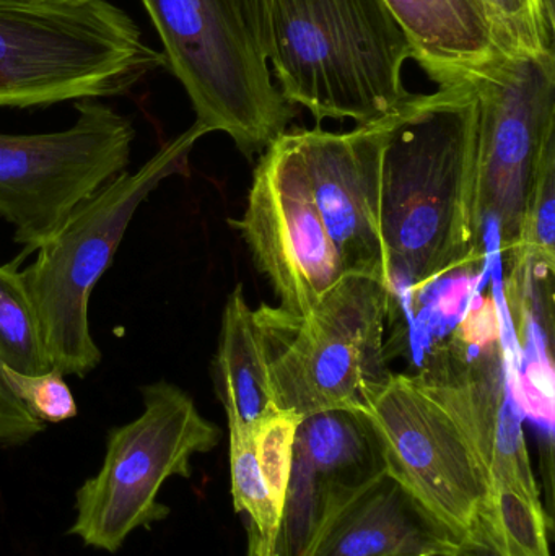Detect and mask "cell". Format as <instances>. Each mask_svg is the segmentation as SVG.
Returning a JSON list of instances; mask_svg holds the SVG:
<instances>
[{
	"label": "cell",
	"mask_w": 555,
	"mask_h": 556,
	"mask_svg": "<svg viewBox=\"0 0 555 556\" xmlns=\"http://www.w3.org/2000/svg\"><path fill=\"white\" fill-rule=\"evenodd\" d=\"M300 420L302 417L293 412L273 408L250 430L257 467L280 516L292 473L293 444Z\"/></svg>",
	"instance_id": "21"
},
{
	"label": "cell",
	"mask_w": 555,
	"mask_h": 556,
	"mask_svg": "<svg viewBox=\"0 0 555 556\" xmlns=\"http://www.w3.org/2000/svg\"><path fill=\"white\" fill-rule=\"evenodd\" d=\"M230 225L241 233L279 300L273 309L300 319L345 270L313 201L292 130L274 140L257 162L247 208Z\"/></svg>",
	"instance_id": "11"
},
{
	"label": "cell",
	"mask_w": 555,
	"mask_h": 556,
	"mask_svg": "<svg viewBox=\"0 0 555 556\" xmlns=\"http://www.w3.org/2000/svg\"><path fill=\"white\" fill-rule=\"evenodd\" d=\"M478 108L479 231L492 222L502 253L514 250L538 166L555 146V54L501 52L469 74Z\"/></svg>",
	"instance_id": "9"
},
{
	"label": "cell",
	"mask_w": 555,
	"mask_h": 556,
	"mask_svg": "<svg viewBox=\"0 0 555 556\" xmlns=\"http://www.w3.org/2000/svg\"><path fill=\"white\" fill-rule=\"evenodd\" d=\"M270 36L277 88L318 123H375L413 97V48L384 0H273Z\"/></svg>",
	"instance_id": "2"
},
{
	"label": "cell",
	"mask_w": 555,
	"mask_h": 556,
	"mask_svg": "<svg viewBox=\"0 0 555 556\" xmlns=\"http://www.w3.org/2000/svg\"><path fill=\"white\" fill-rule=\"evenodd\" d=\"M391 117L348 132L292 130L313 201L345 274L377 277L390 288L381 237V160Z\"/></svg>",
	"instance_id": "12"
},
{
	"label": "cell",
	"mask_w": 555,
	"mask_h": 556,
	"mask_svg": "<svg viewBox=\"0 0 555 556\" xmlns=\"http://www.w3.org/2000/svg\"><path fill=\"white\" fill-rule=\"evenodd\" d=\"M365 410L380 434L388 473L465 535L481 508L488 479L429 365L417 372H393Z\"/></svg>",
	"instance_id": "10"
},
{
	"label": "cell",
	"mask_w": 555,
	"mask_h": 556,
	"mask_svg": "<svg viewBox=\"0 0 555 556\" xmlns=\"http://www.w3.org/2000/svg\"><path fill=\"white\" fill-rule=\"evenodd\" d=\"M194 123L134 173L116 178L85 199L22 270L51 368L85 378L103 358L91 336L88 304L140 205L166 179L188 172L189 153L207 136Z\"/></svg>",
	"instance_id": "4"
},
{
	"label": "cell",
	"mask_w": 555,
	"mask_h": 556,
	"mask_svg": "<svg viewBox=\"0 0 555 556\" xmlns=\"http://www.w3.org/2000/svg\"><path fill=\"white\" fill-rule=\"evenodd\" d=\"M166 65L188 93L195 123L224 132L243 155L279 139L295 108L274 84L269 61L244 28L231 0H140Z\"/></svg>",
	"instance_id": "5"
},
{
	"label": "cell",
	"mask_w": 555,
	"mask_h": 556,
	"mask_svg": "<svg viewBox=\"0 0 555 556\" xmlns=\"http://www.w3.org/2000/svg\"><path fill=\"white\" fill-rule=\"evenodd\" d=\"M18 256L0 264V365L23 376L51 371Z\"/></svg>",
	"instance_id": "18"
},
{
	"label": "cell",
	"mask_w": 555,
	"mask_h": 556,
	"mask_svg": "<svg viewBox=\"0 0 555 556\" xmlns=\"http://www.w3.org/2000/svg\"><path fill=\"white\" fill-rule=\"evenodd\" d=\"M5 375L23 407L41 424H62L77 417V402L71 386L55 369L38 376L16 375L5 369Z\"/></svg>",
	"instance_id": "22"
},
{
	"label": "cell",
	"mask_w": 555,
	"mask_h": 556,
	"mask_svg": "<svg viewBox=\"0 0 555 556\" xmlns=\"http://www.w3.org/2000/svg\"><path fill=\"white\" fill-rule=\"evenodd\" d=\"M75 123L59 132L0 134V218L13 228L23 260L129 166L133 121L100 100L75 101Z\"/></svg>",
	"instance_id": "8"
},
{
	"label": "cell",
	"mask_w": 555,
	"mask_h": 556,
	"mask_svg": "<svg viewBox=\"0 0 555 556\" xmlns=\"http://www.w3.org/2000/svg\"><path fill=\"white\" fill-rule=\"evenodd\" d=\"M140 391L142 414L108 431L100 470L75 493L67 534L108 554L119 552L137 529L165 521L172 511L159 496L166 480L189 479L192 457L220 443V428L178 386L156 381Z\"/></svg>",
	"instance_id": "7"
},
{
	"label": "cell",
	"mask_w": 555,
	"mask_h": 556,
	"mask_svg": "<svg viewBox=\"0 0 555 556\" xmlns=\"http://www.w3.org/2000/svg\"><path fill=\"white\" fill-rule=\"evenodd\" d=\"M455 556H502V554L492 545L484 531L475 522L469 528V531L463 535Z\"/></svg>",
	"instance_id": "25"
},
{
	"label": "cell",
	"mask_w": 555,
	"mask_h": 556,
	"mask_svg": "<svg viewBox=\"0 0 555 556\" xmlns=\"http://www.w3.org/2000/svg\"><path fill=\"white\" fill-rule=\"evenodd\" d=\"M476 181L478 108L466 81L413 94L394 111L381 160V237L391 288L420 290L479 253Z\"/></svg>",
	"instance_id": "1"
},
{
	"label": "cell",
	"mask_w": 555,
	"mask_h": 556,
	"mask_svg": "<svg viewBox=\"0 0 555 556\" xmlns=\"http://www.w3.org/2000/svg\"><path fill=\"white\" fill-rule=\"evenodd\" d=\"M502 52L554 51L553 0H482Z\"/></svg>",
	"instance_id": "20"
},
{
	"label": "cell",
	"mask_w": 555,
	"mask_h": 556,
	"mask_svg": "<svg viewBox=\"0 0 555 556\" xmlns=\"http://www.w3.org/2000/svg\"><path fill=\"white\" fill-rule=\"evenodd\" d=\"M45 430L46 425L23 407L0 365V446H23Z\"/></svg>",
	"instance_id": "23"
},
{
	"label": "cell",
	"mask_w": 555,
	"mask_h": 556,
	"mask_svg": "<svg viewBox=\"0 0 555 556\" xmlns=\"http://www.w3.org/2000/svg\"><path fill=\"white\" fill-rule=\"evenodd\" d=\"M244 28L256 42L264 58L269 61L273 51V36H270V12L273 0H231Z\"/></svg>",
	"instance_id": "24"
},
{
	"label": "cell",
	"mask_w": 555,
	"mask_h": 556,
	"mask_svg": "<svg viewBox=\"0 0 555 556\" xmlns=\"http://www.w3.org/2000/svg\"><path fill=\"white\" fill-rule=\"evenodd\" d=\"M165 65L108 0H0V108L119 97Z\"/></svg>",
	"instance_id": "3"
},
{
	"label": "cell",
	"mask_w": 555,
	"mask_h": 556,
	"mask_svg": "<svg viewBox=\"0 0 555 556\" xmlns=\"http://www.w3.org/2000/svg\"><path fill=\"white\" fill-rule=\"evenodd\" d=\"M292 467L342 505L388 473L380 434L364 408H329L302 417Z\"/></svg>",
	"instance_id": "15"
},
{
	"label": "cell",
	"mask_w": 555,
	"mask_h": 556,
	"mask_svg": "<svg viewBox=\"0 0 555 556\" xmlns=\"http://www.w3.org/2000/svg\"><path fill=\"white\" fill-rule=\"evenodd\" d=\"M462 539L384 473L323 522L303 556L453 555Z\"/></svg>",
	"instance_id": "13"
},
{
	"label": "cell",
	"mask_w": 555,
	"mask_h": 556,
	"mask_svg": "<svg viewBox=\"0 0 555 556\" xmlns=\"http://www.w3.org/2000/svg\"><path fill=\"white\" fill-rule=\"evenodd\" d=\"M215 394L224 405L228 428L250 431L276 408L269 379V350L256 311L243 287L228 294L222 313L217 353L212 362Z\"/></svg>",
	"instance_id": "16"
},
{
	"label": "cell",
	"mask_w": 555,
	"mask_h": 556,
	"mask_svg": "<svg viewBox=\"0 0 555 556\" xmlns=\"http://www.w3.org/2000/svg\"><path fill=\"white\" fill-rule=\"evenodd\" d=\"M475 522L502 556H551L547 516L541 500L489 486Z\"/></svg>",
	"instance_id": "19"
},
{
	"label": "cell",
	"mask_w": 555,
	"mask_h": 556,
	"mask_svg": "<svg viewBox=\"0 0 555 556\" xmlns=\"http://www.w3.org/2000/svg\"><path fill=\"white\" fill-rule=\"evenodd\" d=\"M414 61L439 87L458 84L501 54L482 0H384Z\"/></svg>",
	"instance_id": "14"
},
{
	"label": "cell",
	"mask_w": 555,
	"mask_h": 556,
	"mask_svg": "<svg viewBox=\"0 0 555 556\" xmlns=\"http://www.w3.org/2000/svg\"><path fill=\"white\" fill-rule=\"evenodd\" d=\"M455 554H456V552H455ZM455 554H453V555H442V556H455Z\"/></svg>",
	"instance_id": "27"
},
{
	"label": "cell",
	"mask_w": 555,
	"mask_h": 556,
	"mask_svg": "<svg viewBox=\"0 0 555 556\" xmlns=\"http://www.w3.org/2000/svg\"><path fill=\"white\" fill-rule=\"evenodd\" d=\"M510 280H553L555 270V146L544 153L525 205Z\"/></svg>",
	"instance_id": "17"
},
{
	"label": "cell",
	"mask_w": 555,
	"mask_h": 556,
	"mask_svg": "<svg viewBox=\"0 0 555 556\" xmlns=\"http://www.w3.org/2000/svg\"><path fill=\"white\" fill-rule=\"evenodd\" d=\"M25 2H72V0H25Z\"/></svg>",
	"instance_id": "26"
},
{
	"label": "cell",
	"mask_w": 555,
	"mask_h": 556,
	"mask_svg": "<svg viewBox=\"0 0 555 556\" xmlns=\"http://www.w3.org/2000/svg\"><path fill=\"white\" fill-rule=\"evenodd\" d=\"M391 293L380 278L344 274L300 319L257 313L283 332L282 345L266 340L276 408L300 417L329 408L365 410L393 375L384 349Z\"/></svg>",
	"instance_id": "6"
}]
</instances>
